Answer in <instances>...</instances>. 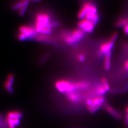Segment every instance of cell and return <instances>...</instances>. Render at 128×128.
I'll list each match as a JSON object with an SVG mask.
<instances>
[{"label":"cell","instance_id":"obj_26","mask_svg":"<svg viewBox=\"0 0 128 128\" xmlns=\"http://www.w3.org/2000/svg\"><path fill=\"white\" fill-rule=\"evenodd\" d=\"M125 110H126V112L127 114H128V106L126 107V108L125 109Z\"/></svg>","mask_w":128,"mask_h":128},{"label":"cell","instance_id":"obj_25","mask_svg":"<svg viewBox=\"0 0 128 128\" xmlns=\"http://www.w3.org/2000/svg\"><path fill=\"white\" fill-rule=\"evenodd\" d=\"M30 2H39L41 1V0H29Z\"/></svg>","mask_w":128,"mask_h":128},{"label":"cell","instance_id":"obj_15","mask_svg":"<svg viewBox=\"0 0 128 128\" xmlns=\"http://www.w3.org/2000/svg\"><path fill=\"white\" fill-rule=\"evenodd\" d=\"M22 112L18 110H13L9 112L6 115V117L9 119H19L22 117Z\"/></svg>","mask_w":128,"mask_h":128},{"label":"cell","instance_id":"obj_14","mask_svg":"<svg viewBox=\"0 0 128 128\" xmlns=\"http://www.w3.org/2000/svg\"><path fill=\"white\" fill-rule=\"evenodd\" d=\"M111 51H109L104 55V67L106 71H108L110 69L111 64Z\"/></svg>","mask_w":128,"mask_h":128},{"label":"cell","instance_id":"obj_20","mask_svg":"<svg viewBox=\"0 0 128 128\" xmlns=\"http://www.w3.org/2000/svg\"><path fill=\"white\" fill-rule=\"evenodd\" d=\"M118 37V34L117 32H115L111 36L110 40L114 43L117 39Z\"/></svg>","mask_w":128,"mask_h":128},{"label":"cell","instance_id":"obj_22","mask_svg":"<svg viewBox=\"0 0 128 128\" xmlns=\"http://www.w3.org/2000/svg\"><path fill=\"white\" fill-rule=\"evenodd\" d=\"M77 59L80 62H84V61L85 59V55L82 54H81L80 55H79L77 56Z\"/></svg>","mask_w":128,"mask_h":128},{"label":"cell","instance_id":"obj_2","mask_svg":"<svg viewBox=\"0 0 128 128\" xmlns=\"http://www.w3.org/2000/svg\"><path fill=\"white\" fill-rule=\"evenodd\" d=\"M79 81L72 82L69 80L61 79L55 82V87L57 91L63 93L80 90Z\"/></svg>","mask_w":128,"mask_h":128},{"label":"cell","instance_id":"obj_3","mask_svg":"<svg viewBox=\"0 0 128 128\" xmlns=\"http://www.w3.org/2000/svg\"><path fill=\"white\" fill-rule=\"evenodd\" d=\"M37 34L33 25L24 24L18 27L17 37L19 41H23L34 39Z\"/></svg>","mask_w":128,"mask_h":128},{"label":"cell","instance_id":"obj_1","mask_svg":"<svg viewBox=\"0 0 128 128\" xmlns=\"http://www.w3.org/2000/svg\"><path fill=\"white\" fill-rule=\"evenodd\" d=\"M60 23L54 20L50 13L45 11H39L34 16V27L37 34L51 35L53 28L58 26Z\"/></svg>","mask_w":128,"mask_h":128},{"label":"cell","instance_id":"obj_28","mask_svg":"<svg viewBox=\"0 0 128 128\" xmlns=\"http://www.w3.org/2000/svg\"></svg>","mask_w":128,"mask_h":128},{"label":"cell","instance_id":"obj_13","mask_svg":"<svg viewBox=\"0 0 128 128\" xmlns=\"http://www.w3.org/2000/svg\"><path fill=\"white\" fill-rule=\"evenodd\" d=\"M104 107L105 110L114 118L117 119H120L121 118L120 113L112 106L106 104L104 106Z\"/></svg>","mask_w":128,"mask_h":128},{"label":"cell","instance_id":"obj_16","mask_svg":"<svg viewBox=\"0 0 128 128\" xmlns=\"http://www.w3.org/2000/svg\"><path fill=\"white\" fill-rule=\"evenodd\" d=\"M106 92L107 91L101 83L96 86L94 89V92L97 96H103Z\"/></svg>","mask_w":128,"mask_h":128},{"label":"cell","instance_id":"obj_10","mask_svg":"<svg viewBox=\"0 0 128 128\" xmlns=\"http://www.w3.org/2000/svg\"><path fill=\"white\" fill-rule=\"evenodd\" d=\"M34 39L39 42L49 44L53 43L54 41V39L51 36V35L37 34Z\"/></svg>","mask_w":128,"mask_h":128},{"label":"cell","instance_id":"obj_21","mask_svg":"<svg viewBox=\"0 0 128 128\" xmlns=\"http://www.w3.org/2000/svg\"><path fill=\"white\" fill-rule=\"evenodd\" d=\"M99 20V16L98 14H97L95 15L94 18L93 19L92 21H91V22L94 26H96V25L98 23Z\"/></svg>","mask_w":128,"mask_h":128},{"label":"cell","instance_id":"obj_11","mask_svg":"<svg viewBox=\"0 0 128 128\" xmlns=\"http://www.w3.org/2000/svg\"><path fill=\"white\" fill-rule=\"evenodd\" d=\"M66 98L68 101L72 103H77L80 101L82 99V96L80 93L76 91H72L65 94Z\"/></svg>","mask_w":128,"mask_h":128},{"label":"cell","instance_id":"obj_5","mask_svg":"<svg viewBox=\"0 0 128 128\" xmlns=\"http://www.w3.org/2000/svg\"><path fill=\"white\" fill-rule=\"evenodd\" d=\"M30 2L29 0H17L12 4L11 9L17 11L19 16H22L26 13Z\"/></svg>","mask_w":128,"mask_h":128},{"label":"cell","instance_id":"obj_24","mask_svg":"<svg viewBox=\"0 0 128 128\" xmlns=\"http://www.w3.org/2000/svg\"><path fill=\"white\" fill-rule=\"evenodd\" d=\"M124 66V68H125V69L126 71H128V60L126 61L125 62Z\"/></svg>","mask_w":128,"mask_h":128},{"label":"cell","instance_id":"obj_18","mask_svg":"<svg viewBox=\"0 0 128 128\" xmlns=\"http://www.w3.org/2000/svg\"><path fill=\"white\" fill-rule=\"evenodd\" d=\"M101 84L103 86V87L105 88V89L106 90L107 92L110 90V86L109 83L107 80L105 78L102 77L101 79Z\"/></svg>","mask_w":128,"mask_h":128},{"label":"cell","instance_id":"obj_4","mask_svg":"<svg viewBox=\"0 0 128 128\" xmlns=\"http://www.w3.org/2000/svg\"><path fill=\"white\" fill-rule=\"evenodd\" d=\"M84 37V33L80 29H76L70 33L62 34L63 40L67 44L73 45L79 42Z\"/></svg>","mask_w":128,"mask_h":128},{"label":"cell","instance_id":"obj_12","mask_svg":"<svg viewBox=\"0 0 128 128\" xmlns=\"http://www.w3.org/2000/svg\"><path fill=\"white\" fill-rule=\"evenodd\" d=\"M114 43L111 41L110 40L102 44L100 48L99 55H104L107 52L111 50V49L114 46Z\"/></svg>","mask_w":128,"mask_h":128},{"label":"cell","instance_id":"obj_8","mask_svg":"<svg viewBox=\"0 0 128 128\" xmlns=\"http://www.w3.org/2000/svg\"><path fill=\"white\" fill-rule=\"evenodd\" d=\"M14 81V76L12 73L9 74L4 82V86L5 90L9 93L12 94L13 92V84Z\"/></svg>","mask_w":128,"mask_h":128},{"label":"cell","instance_id":"obj_6","mask_svg":"<svg viewBox=\"0 0 128 128\" xmlns=\"http://www.w3.org/2000/svg\"><path fill=\"white\" fill-rule=\"evenodd\" d=\"M92 105L87 109L91 113H93L98 110L104 104L105 98L103 96H97L92 98Z\"/></svg>","mask_w":128,"mask_h":128},{"label":"cell","instance_id":"obj_27","mask_svg":"<svg viewBox=\"0 0 128 128\" xmlns=\"http://www.w3.org/2000/svg\"><path fill=\"white\" fill-rule=\"evenodd\" d=\"M126 120H127V122L128 123V114H127V115H126Z\"/></svg>","mask_w":128,"mask_h":128},{"label":"cell","instance_id":"obj_17","mask_svg":"<svg viewBox=\"0 0 128 128\" xmlns=\"http://www.w3.org/2000/svg\"><path fill=\"white\" fill-rule=\"evenodd\" d=\"M128 24V18H122L119 21L116 23V26L119 27H124L126 25Z\"/></svg>","mask_w":128,"mask_h":128},{"label":"cell","instance_id":"obj_9","mask_svg":"<svg viewBox=\"0 0 128 128\" xmlns=\"http://www.w3.org/2000/svg\"><path fill=\"white\" fill-rule=\"evenodd\" d=\"M92 4L89 2L84 3L82 8L80 9L77 14V17L79 18L82 19L86 17L87 14L90 11Z\"/></svg>","mask_w":128,"mask_h":128},{"label":"cell","instance_id":"obj_19","mask_svg":"<svg viewBox=\"0 0 128 128\" xmlns=\"http://www.w3.org/2000/svg\"><path fill=\"white\" fill-rule=\"evenodd\" d=\"M6 117L2 114H0V128H7Z\"/></svg>","mask_w":128,"mask_h":128},{"label":"cell","instance_id":"obj_7","mask_svg":"<svg viewBox=\"0 0 128 128\" xmlns=\"http://www.w3.org/2000/svg\"><path fill=\"white\" fill-rule=\"evenodd\" d=\"M77 27L84 33H91L93 31L95 26L91 21L85 18L81 19L78 22Z\"/></svg>","mask_w":128,"mask_h":128},{"label":"cell","instance_id":"obj_23","mask_svg":"<svg viewBox=\"0 0 128 128\" xmlns=\"http://www.w3.org/2000/svg\"><path fill=\"white\" fill-rule=\"evenodd\" d=\"M124 32L125 34L128 35V24L124 27Z\"/></svg>","mask_w":128,"mask_h":128}]
</instances>
